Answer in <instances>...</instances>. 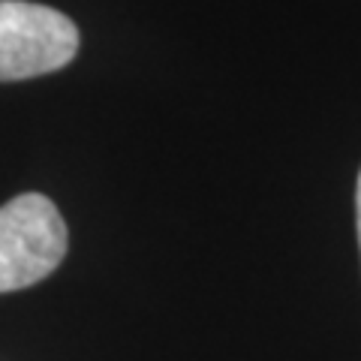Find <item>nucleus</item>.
<instances>
[{
    "label": "nucleus",
    "instance_id": "nucleus-1",
    "mask_svg": "<svg viewBox=\"0 0 361 361\" xmlns=\"http://www.w3.org/2000/svg\"><path fill=\"white\" fill-rule=\"evenodd\" d=\"M70 232L42 193H21L0 208V292L39 283L61 265Z\"/></svg>",
    "mask_w": 361,
    "mask_h": 361
},
{
    "label": "nucleus",
    "instance_id": "nucleus-2",
    "mask_svg": "<svg viewBox=\"0 0 361 361\" xmlns=\"http://www.w3.org/2000/svg\"><path fill=\"white\" fill-rule=\"evenodd\" d=\"M78 51L70 16L27 0H0V82L63 70Z\"/></svg>",
    "mask_w": 361,
    "mask_h": 361
},
{
    "label": "nucleus",
    "instance_id": "nucleus-3",
    "mask_svg": "<svg viewBox=\"0 0 361 361\" xmlns=\"http://www.w3.org/2000/svg\"><path fill=\"white\" fill-rule=\"evenodd\" d=\"M355 220H358V247H361V172H358V187H355Z\"/></svg>",
    "mask_w": 361,
    "mask_h": 361
}]
</instances>
